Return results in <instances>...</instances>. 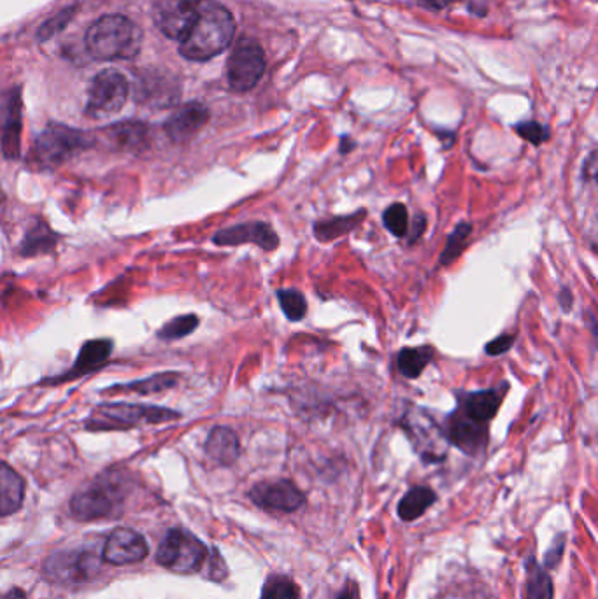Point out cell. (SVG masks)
Wrapping results in <instances>:
<instances>
[{
	"label": "cell",
	"instance_id": "6da1fadb",
	"mask_svg": "<svg viewBox=\"0 0 598 599\" xmlns=\"http://www.w3.org/2000/svg\"><path fill=\"white\" fill-rule=\"evenodd\" d=\"M234 32V18L223 4L216 0H200L197 18L179 43V51L188 60L206 62L227 50Z\"/></svg>",
	"mask_w": 598,
	"mask_h": 599
},
{
	"label": "cell",
	"instance_id": "83f0119b",
	"mask_svg": "<svg viewBox=\"0 0 598 599\" xmlns=\"http://www.w3.org/2000/svg\"><path fill=\"white\" fill-rule=\"evenodd\" d=\"M470 235H472L470 223H460L456 226L455 232L451 233L446 240V246L441 254V265H451L462 256L463 251L469 246Z\"/></svg>",
	"mask_w": 598,
	"mask_h": 599
},
{
	"label": "cell",
	"instance_id": "f546056e",
	"mask_svg": "<svg viewBox=\"0 0 598 599\" xmlns=\"http://www.w3.org/2000/svg\"><path fill=\"white\" fill-rule=\"evenodd\" d=\"M262 599H300L299 585L285 575H271L262 587Z\"/></svg>",
	"mask_w": 598,
	"mask_h": 599
},
{
	"label": "cell",
	"instance_id": "7c38bea8",
	"mask_svg": "<svg viewBox=\"0 0 598 599\" xmlns=\"http://www.w3.org/2000/svg\"><path fill=\"white\" fill-rule=\"evenodd\" d=\"M216 246H243L255 244L264 251H276L279 247V235L269 223L265 221H248L241 225L223 228L213 237Z\"/></svg>",
	"mask_w": 598,
	"mask_h": 599
},
{
	"label": "cell",
	"instance_id": "4dcf8cb0",
	"mask_svg": "<svg viewBox=\"0 0 598 599\" xmlns=\"http://www.w3.org/2000/svg\"><path fill=\"white\" fill-rule=\"evenodd\" d=\"M199 323V318L195 314L178 316V318L171 319L169 323H165L164 328L158 332V337L162 340L185 339L190 333L197 330Z\"/></svg>",
	"mask_w": 598,
	"mask_h": 599
},
{
	"label": "cell",
	"instance_id": "4316f807",
	"mask_svg": "<svg viewBox=\"0 0 598 599\" xmlns=\"http://www.w3.org/2000/svg\"><path fill=\"white\" fill-rule=\"evenodd\" d=\"M55 242H57V235L51 232L48 226L41 223V225L34 226L32 230H29L27 237L22 242L20 253L25 254V256L46 253V251H50L51 247L55 246Z\"/></svg>",
	"mask_w": 598,
	"mask_h": 599
},
{
	"label": "cell",
	"instance_id": "52a82bcc",
	"mask_svg": "<svg viewBox=\"0 0 598 599\" xmlns=\"http://www.w3.org/2000/svg\"><path fill=\"white\" fill-rule=\"evenodd\" d=\"M88 146V139L79 130L65 125H50L37 137L32 160L41 169H53L78 155Z\"/></svg>",
	"mask_w": 598,
	"mask_h": 599
},
{
	"label": "cell",
	"instance_id": "ab89813d",
	"mask_svg": "<svg viewBox=\"0 0 598 599\" xmlns=\"http://www.w3.org/2000/svg\"><path fill=\"white\" fill-rule=\"evenodd\" d=\"M0 599H25V592L22 589H13V591L8 592L6 596H2Z\"/></svg>",
	"mask_w": 598,
	"mask_h": 599
},
{
	"label": "cell",
	"instance_id": "1f68e13d",
	"mask_svg": "<svg viewBox=\"0 0 598 599\" xmlns=\"http://www.w3.org/2000/svg\"><path fill=\"white\" fill-rule=\"evenodd\" d=\"M383 223L386 230L395 237H406L409 233V211L404 204H392L383 212Z\"/></svg>",
	"mask_w": 598,
	"mask_h": 599
},
{
	"label": "cell",
	"instance_id": "5b68a950",
	"mask_svg": "<svg viewBox=\"0 0 598 599\" xmlns=\"http://www.w3.org/2000/svg\"><path fill=\"white\" fill-rule=\"evenodd\" d=\"M206 561V545L185 529H171L158 547L157 563L174 573L190 575L199 571Z\"/></svg>",
	"mask_w": 598,
	"mask_h": 599
},
{
	"label": "cell",
	"instance_id": "603a6c76",
	"mask_svg": "<svg viewBox=\"0 0 598 599\" xmlns=\"http://www.w3.org/2000/svg\"><path fill=\"white\" fill-rule=\"evenodd\" d=\"M434 347H404L397 354V368L400 375L406 379H418L428 363L434 360Z\"/></svg>",
	"mask_w": 598,
	"mask_h": 599
},
{
	"label": "cell",
	"instance_id": "d6a6232c",
	"mask_svg": "<svg viewBox=\"0 0 598 599\" xmlns=\"http://www.w3.org/2000/svg\"><path fill=\"white\" fill-rule=\"evenodd\" d=\"M514 130H516V134L520 135L521 139H525L534 146H541L544 142L549 141V128L537 123V121H523L520 125H516Z\"/></svg>",
	"mask_w": 598,
	"mask_h": 599
},
{
	"label": "cell",
	"instance_id": "44dd1931",
	"mask_svg": "<svg viewBox=\"0 0 598 599\" xmlns=\"http://www.w3.org/2000/svg\"><path fill=\"white\" fill-rule=\"evenodd\" d=\"M106 137L113 148L134 153L146 148L148 127L144 123H120L116 127L107 128Z\"/></svg>",
	"mask_w": 598,
	"mask_h": 599
},
{
	"label": "cell",
	"instance_id": "74e56055",
	"mask_svg": "<svg viewBox=\"0 0 598 599\" xmlns=\"http://www.w3.org/2000/svg\"><path fill=\"white\" fill-rule=\"evenodd\" d=\"M558 302H560V307H562L563 311L569 312L572 309V304H574V300H572V293H570L569 288L560 289V295H558Z\"/></svg>",
	"mask_w": 598,
	"mask_h": 599
},
{
	"label": "cell",
	"instance_id": "30bf717a",
	"mask_svg": "<svg viewBox=\"0 0 598 599\" xmlns=\"http://www.w3.org/2000/svg\"><path fill=\"white\" fill-rule=\"evenodd\" d=\"M199 6L200 0H158L153 18L164 36L181 43L192 29Z\"/></svg>",
	"mask_w": 598,
	"mask_h": 599
},
{
	"label": "cell",
	"instance_id": "d590c367",
	"mask_svg": "<svg viewBox=\"0 0 598 599\" xmlns=\"http://www.w3.org/2000/svg\"><path fill=\"white\" fill-rule=\"evenodd\" d=\"M427 230V218L420 214L416 216L413 223V230H411V237H409V244H414L416 240H420L421 235Z\"/></svg>",
	"mask_w": 598,
	"mask_h": 599
},
{
	"label": "cell",
	"instance_id": "9a60e30c",
	"mask_svg": "<svg viewBox=\"0 0 598 599\" xmlns=\"http://www.w3.org/2000/svg\"><path fill=\"white\" fill-rule=\"evenodd\" d=\"M100 563L90 552H69L51 557L46 573L62 582H83L99 571Z\"/></svg>",
	"mask_w": 598,
	"mask_h": 599
},
{
	"label": "cell",
	"instance_id": "7402d4cb",
	"mask_svg": "<svg viewBox=\"0 0 598 599\" xmlns=\"http://www.w3.org/2000/svg\"><path fill=\"white\" fill-rule=\"evenodd\" d=\"M365 216H367V211L360 209V211L344 214V216H334V218L316 221L314 223V237L320 240V242H330V240L339 239L342 235L351 233L358 226L362 225Z\"/></svg>",
	"mask_w": 598,
	"mask_h": 599
},
{
	"label": "cell",
	"instance_id": "3957f363",
	"mask_svg": "<svg viewBox=\"0 0 598 599\" xmlns=\"http://www.w3.org/2000/svg\"><path fill=\"white\" fill-rule=\"evenodd\" d=\"M179 417L181 414L176 410L144 403H100L86 419V428L92 431L130 430L143 424L169 423Z\"/></svg>",
	"mask_w": 598,
	"mask_h": 599
},
{
	"label": "cell",
	"instance_id": "ffe728a7",
	"mask_svg": "<svg viewBox=\"0 0 598 599\" xmlns=\"http://www.w3.org/2000/svg\"><path fill=\"white\" fill-rule=\"evenodd\" d=\"M25 482L22 477L0 461V517H8L22 508Z\"/></svg>",
	"mask_w": 598,
	"mask_h": 599
},
{
	"label": "cell",
	"instance_id": "8d00e7d4",
	"mask_svg": "<svg viewBox=\"0 0 598 599\" xmlns=\"http://www.w3.org/2000/svg\"><path fill=\"white\" fill-rule=\"evenodd\" d=\"M335 599H360V592H358V585L355 582H348L344 585L341 594Z\"/></svg>",
	"mask_w": 598,
	"mask_h": 599
},
{
	"label": "cell",
	"instance_id": "d6986e66",
	"mask_svg": "<svg viewBox=\"0 0 598 599\" xmlns=\"http://www.w3.org/2000/svg\"><path fill=\"white\" fill-rule=\"evenodd\" d=\"M113 351V342L111 340H90L79 351L78 360L74 363V367L64 375L55 379L57 382L69 381V379H78L81 375L90 374L93 370L102 367L106 363L107 358L111 356Z\"/></svg>",
	"mask_w": 598,
	"mask_h": 599
},
{
	"label": "cell",
	"instance_id": "ac0fdd59",
	"mask_svg": "<svg viewBox=\"0 0 598 599\" xmlns=\"http://www.w3.org/2000/svg\"><path fill=\"white\" fill-rule=\"evenodd\" d=\"M206 454L218 465H234L241 456V442L237 433L227 426L213 428L206 440Z\"/></svg>",
	"mask_w": 598,
	"mask_h": 599
},
{
	"label": "cell",
	"instance_id": "ba28073f",
	"mask_svg": "<svg viewBox=\"0 0 598 599\" xmlns=\"http://www.w3.org/2000/svg\"><path fill=\"white\" fill-rule=\"evenodd\" d=\"M265 71L262 46L253 39H243L228 58V83L234 92H248L257 86Z\"/></svg>",
	"mask_w": 598,
	"mask_h": 599
},
{
	"label": "cell",
	"instance_id": "277c9868",
	"mask_svg": "<svg viewBox=\"0 0 598 599\" xmlns=\"http://www.w3.org/2000/svg\"><path fill=\"white\" fill-rule=\"evenodd\" d=\"M122 500V482L104 473L72 496L71 512L78 521H99L111 517Z\"/></svg>",
	"mask_w": 598,
	"mask_h": 599
},
{
	"label": "cell",
	"instance_id": "e0dca14e",
	"mask_svg": "<svg viewBox=\"0 0 598 599\" xmlns=\"http://www.w3.org/2000/svg\"><path fill=\"white\" fill-rule=\"evenodd\" d=\"M507 389H509L507 384H504L502 388L483 389V391L469 393L460 400L458 409L477 423L488 424L493 417L497 416Z\"/></svg>",
	"mask_w": 598,
	"mask_h": 599
},
{
	"label": "cell",
	"instance_id": "7a4b0ae2",
	"mask_svg": "<svg viewBox=\"0 0 598 599\" xmlns=\"http://www.w3.org/2000/svg\"><path fill=\"white\" fill-rule=\"evenodd\" d=\"M143 44V32L127 16L107 15L86 34V48L97 60H132Z\"/></svg>",
	"mask_w": 598,
	"mask_h": 599
},
{
	"label": "cell",
	"instance_id": "f35d334b",
	"mask_svg": "<svg viewBox=\"0 0 598 599\" xmlns=\"http://www.w3.org/2000/svg\"><path fill=\"white\" fill-rule=\"evenodd\" d=\"M420 2L425 8L444 9L451 6L453 2H458V0H420Z\"/></svg>",
	"mask_w": 598,
	"mask_h": 599
},
{
	"label": "cell",
	"instance_id": "4fadbf2b",
	"mask_svg": "<svg viewBox=\"0 0 598 599\" xmlns=\"http://www.w3.org/2000/svg\"><path fill=\"white\" fill-rule=\"evenodd\" d=\"M150 554V547L143 535L129 528L114 529L104 545L102 559L107 563L123 566V564L141 563Z\"/></svg>",
	"mask_w": 598,
	"mask_h": 599
},
{
	"label": "cell",
	"instance_id": "836d02e7",
	"mask_svg": "<svg viewBox=\"0 0 598 599\" xmlns=\"http://www.w3.org/2000/svg\"><path fill=\"white\" fill-rule=\"evenodd\" d=\"M514 342H516V335L506 333V335H500L497 339H493L488 346L485 347V353L488 356H502V354L509 353L513 349Z\"/></svg>",
	"mask_w": 598,
	"mask_h": 599
},
{
	"label": "cell",
	"instance_id": "5bb4252c",
	"mask_svg": "<svg viewBox=\"0 0 598 599\" xmlns=\"http://www.w3.org/2000/svg\"><path fill=\"white\" fill-rule=\"evenodd\" d=\"M446 435L451 444L469 456L483 454L488 445V424L477 423L462 410L456 409L448 419Z\"/></svg>",
	"mask_w": 598,
	"mask_h": 599
},
{
	"label": "cell",
	"instance_id": "2e32d148",
	"mask_svg": "<svg viewBox=\"0 0 598 599\" xmlns=\"http://www.w3.org/2000/svg\"><path fill=\"white\" fill-rule=\"evenodd\" d=\"M207 121H209L207 107L199 102H192L172 114L165 123V134L169 135V139L174 142L190 141L206 127Z\"/></svg>",
	"mask_w": 598,
	"mask_h": 599
},
{
	"label": "cell",
	"instance_id": "e575fe53",
	"mask_svg": "<svg viewBox=\"0 0 598 599\" xmlns=\"http://www.w3.org/2000/svg\"><path fill=\"white\" fill-rule=\"evenodd\" d=\"M597 176V153L591 151L590 156L584 160L583 179L593 181Z\"/></svg>",
	"mask_w": 598,
	"mask_h": 599
},
{
	"label": "cell",
	"instance_id": "8fae6325",
	"mask_svg": "<svg viewBox=\"0 0 598 599\" xmlns=\"http://www.w3.org/2000/svg\"><path fill=\"white\" fill-rule=\"evenodd\" d=\"M404 430L413 438L414 447L425 461L439 463L446 458V435L432 417L411 414L404 421Z\"/></svg>",
	"mask_w": 598,
	"mask_h": 599
},
{
	"label": "cell",
	"instance_id": "f1b7e54d",
	"mask_svg": "<svg viewBox=\"0 0 598 599\" xmlns=\"http://www.w3.org/2000/svg\"><path fill=\"white\" fill-rule=\"evenodd\" d=\"M276 296H278L281 311L285 312L286 318L290 321L297 323L306 318L307 300L299 289H278Z\"/></svg>",
	"mask_w": 598,
	"mask_h": 599
},
{
	"label": "cell",
	"instance_id": "8992f818",
	"mask_svg": "<svg viewBox=\"0 0 598 599\" xmlns=\"http://www.w3.org/2000/svg\"><path fill=\"white\" fill-rule=\"evenodd\" d=\"M129 100V81L122 72L106 69L93 78L88 90L85 114L92 120L111 118L120 113Z\"/></svg>",
	"mask_w": 598,
	"mask_h": 599
},
{
	"label": "cell",
	"instance_id": "60d3db41",
	"mask_svg": "<svg viewBox=\"0 0 598 599\" xmlns=\"http://www.w3.org/2000/svg\"><path fill=\"white\" fill-rule=\"evenodd\" d=\"M0 198H4V197H2V195H0Z\"/></svg>",
	"mask_w": 598,
	"mask_h": 599
},
{
	"label": "cell",
	"instance_id": "9c48e42d",
	"mask_svg": "<svg viewBox=\"0 0 598 599\" xmlns=\"http://www.w3.org/2000/svg\"><path fill=\"white\" fill-rule=\"evenodd\" d=\"M248 496L257 507L278 514H292L306 501V496L299 487L292 480L285 479L258 482L257 486L251 487Z\"/></svg>",
	"mask_w": 598,
	"mask_h": 599
},
{
	"label": "cell",
	"instance_id": "cb8c5ba5",
	"mask_svg": "<svg viewBox=\"0 0 598 599\" xmlns=\"http://www.w3.org/2000/svg\"><path fill=\"white\" fill-rule=\"evenodd\" d=\"M437 500V494L430 487L418 486L413 487L409 493L400 500L399 517L402 521H416L418 517L425 514L428 508L434 505Z\"/></svg>",
	"mask_w": 598,
	"mask_h": 599
},
{
	"label": "cell",
	"instance_id": "484cf974",
	"mask_svg": "<svg viewBox=\"0 0 598 599\" xmlns=\"http://www.w3.org/2000/svg\"><path fill=\"white\" fill-rule=\"evenodd\" d=\"M527 599H553V580L542 566L528 559L527 563Z\"/></svg>",
	"mask_w": 598,
	"mask_h": 599
},
{
	"label": "cell",
	"instance_id": "d4e9b609",
	"mask_svg": "<svg viewBox=\"0 0 598 599\" xmlns=\"http://www.w3.org/2000/svg\"><path fill=\"white\" fill-rule=\"evenodd\" d=\"M179 375L172 372H164V374L153 375L144 381L130 382L123 386H116L109 391H127V393H137V395H153V393H162L165 389H171L178 384Z\"/></svg>",
	"mask_w": 598,
	"mask_h": 599
}]
</instances>
